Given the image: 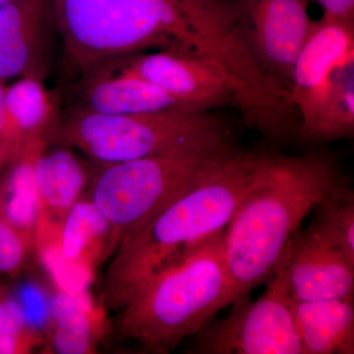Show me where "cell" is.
Here are the masks:
<instances>
[{
  "mask_svg": "<svg viewBox=\"0 0 354 354\" xmlns=\"http://www.w3.org/2000/svg\"><path fill=\"white\" fill-rule=\"evenodd\" d=\"M70 68L84 76L150 48L213 58L257 94L270 88L239 28L235 0H50Z\"/></svg>",
  "mask_w": 354,
  "mask_h": 354,
  "instance_id": "cell-1",
  "label": "cell"
},
{
  "mask_svg": "<svg viewBox=\"0 0 354 354\" xmlns=\"http://www.w3.org/2000/svg\"><path fill=\"white\" fill-rule=\"evenodd\" d=\"M265 155L230 144L171 201L123 234L104 277V308L120 311L149 279L225 230L255 183Z\"/></svg>",
  "mask_w": 354,
  "mask_h": 354,
  "instance_id": "cell-2",
  "label": "cell"
},
{
  "mask_svg": "<svg viewBox=\"0 0 354 354\" xmlns=\"http://www.w3.org/2000/svg\"><path fill=\"white\" fill-rule=\"evenodd\" d=\"M349 178L335 153L315 148L299 156L266 151L259 174L225 230L223 257L232 305L248 301L268 283L305 216Z\"/></svg>",
  "mask_w": 354,
  "mask_h": 354,
  "instance_id": "cell-3",
  "label": "cell"
},
{
  "mask_svg": "<svg viewBox=\"0 0 354 354\" xmlns=\"http://www.w3.org/2000/svg\"><path fill=\"white\" fill-rule=\"evenodd\" d=\"M225 230L212 235L143 283L120 310L115 332L144 351L167 353L232 305Z\"/></svg>",
  "mask_w": 354,
  "mask_h": 354,
  "instance_id": "cell-4",
  "label": "cell"
},
{
  "mask_svg": "<svg viewBox=\"0 0 354 354\" xmlns=\"http://www.w3.org/2000/svg\"><path fill=\"white\" fill-rule=\"evenodd\" d=\"M298 142L325 145L354 134V19L314 21L291 74Z\"/></svg>",
  "mask_w": 354,
  "mask_h": 354,
  "instance_id": "cell-5",
  "label": "cell"
},
{
  "mask_svg": "<svg viewBox=\"0 0 354 354\" xmlns=\"http://www.w3.org/2000/svg\"><path fill=\"white\" fill-rule=\"evenodd\" d=\"M57 136L102 167L228 140L225 123L209 111L111 115L80 104L58 120Z\"/></svg>",
  "mask_w": 354,
  "mask_h": 354,
  "instance_id": "cell-6",
  "label": "cell"
},
{
  "mask_svg": "<svg viewBox=\"0 0 354 354\" xmlns=\"http://www.w3.org/2000/svg\"><path fill=\"white\" fill-rule=\"evenodd\" d=\"M230 144L227 140L102 167L92 200L113 225L118 244L128 230L171 201Z\"/></svg>",
  "mask_w": 354,
  "mask_h": 354,
  "instance_id": "cell-7",
  "label": "cell"
},
{
  "mask_svg": "<svg viewBox=\"0 0 354 354\" xmlns=\"http://www.w3.org/2000/svg\"><path fill=\"white\" fill-rule=\"evenodd\" d=\"M291 302L281 255L264 295L254 302L232 305L230 315L195 335L189 353L304 354Z\"/></svg>",
  "mask_w": 354,
  "mask_h": 354,
  "instance_id": "cell-8",
  "label": "cell"
},
{
  "mask_svg": "<svg viewBox=\"0 0 354 354\" xmlns=\"http://www.w3.org/2000/svg\"><path fill=\"white\" fill-rule=\"evenodd\" d=\"M239 28L256 64L290 95L291 74L314 21L307 0H235Z\"/></svg>",
  "mask_w": 354,
  "mask_h": 354,
  "instance_id": "cell-9",
  "label": "cell"
},
{
  "mask_svg": "<svg viewBox=\"0 0 354 354\" xmlns=\"http://www.w3.org/2000/svg\"><path fill=\"white\" fill-rule=\"evenodd\" d=\"M281 258L293 300L318 301L353 297L354 263L309 227L295 232Z\"/></svg>",
  "mask_w": 354,
  "mask_h": 354,
  "instance_id": "cell-10",
  "label": "cell"
},
{
  "mask_svg": "<svg viewBox=\"0 0 354 354\" xmlns=\"http://www.w3.org/2000/svg\"><path fill=\"white\" fill-rule=\"evenodd\" d=\"M50 18V0H12L0 7V81L43 79L44 32Z\"/></svg>",
  "mask_w": 354,
  "mask_h": 354,
  "instance_id": "cell-11",
  "label": "cell"
},
{
  "mask_svg": "<svg viewBox=\"0 0 354 354\" xmlns=\"http://www.w3.org/2000/svg\"><path fill=\"white\" fill-rule=\"evenodd\" d=\"M85 77L80 106L95 113L125 115L167 111H199L138 77L101 69Z\"/></svg>",
  "mask_w": 354,
  "mask_h": 354,
  "instance_id": "cell-12",
  "label": "cell"
},
{
  "mask_svg": "<svg viewBox=\"0 0 354 354\" xmlns=\"http://www.w3.org/2000/svg\"><path fill=\"white\" fill-rule=\"evenodd\" d=\"M46 136L26 137L17 153L9 158L0 176V216L32 248L41 214L35 162L46 148Z\"/></svg>",
  "mask_w": 354,
  "mask_h": 354,
  "instance_id": "cell-13",
  "label": "cell"
},
{
  "mask_svg": "<svg viewBox=\"0 0 354 354\" xmlns=\"http://www.w3.org/2000/svg\"><path fill=\"white\" fill-rule=\"evenodd\" d=\"M304 354L354 353L353 297L291 302Z\"/></svg>",
  "mask_w": 354,
  "mask_h": 354,
  "instance_id": "cell-14",
  "label": "cell"
},
{
  "mask_svg": "<svg viewBox=\"0 0 354 354\" xmlns=\"http://www.w3.org/2000/svg\"><path fill=\"white\" fill-rule=\"evenodd\" d=\"M35 176L41 204L39 221L55 216L62 223L87 183L85 167L66 149L48 152L44 148L35 162Z\"/></svg>",
  "mask_w": 354,
  "mask_h": 354,
  "instance_id": "cell-15",
  "label": "cell"
},
{
  "mask_svg": "<svg viewBox=\"0 0 354 354\" xmlns=\"http://www.w3.org/2000/svg\"><path fill=\"white\" fill-rule=\"evenodd\" d=\"M59 250L73 267L90 274L93 261L100 255L106 241L118 246L113 225L90 201H77L67 212L60 225Z\"/></svg>",
  "mask_w": 354,
  "mask_h": 354,
  "instance_id": "cell-16",
  "label": "cell"
},
{
  "mask_svg": "<svg viewBox=\"0 0 354 354\" xmlns=\"http://www.w3.org/2000/svg\"><path fill=\"white\" fill-rule=\"evenodd\" d=\"M50 344L60 354H86L95 349L94 322L76 295L58 290L50 299Z\"/></svg>",
  "mask_w": 354,
  "mask_h": 354,
  "instance_id": "cell-17",
  "label": "cell"
},
{
  "mask_svg": "<svg viewBox=\"0 0 354 354\" xmlns=\"http://www.w3.org/2000/svg\"><path fill=\"white\" fill-rule=\"evenodd\" d=\"M6 106L11 122L23 138L46 136L57 118V109L41 80L21 77L6 88Z\"/></svg>",
  "mask_w": 354,
  "mask_h": 354,
  "instance_id": "cell-18",
  "label": "cell"
},
{
  "mask_svg": "<svg viewBox=\"0 0 354 354\" xmlns=\"http://www.w3.org/2000/svg\"><path fill=\"white\" fill-rule=\"evenodd\" d=\"M309 227L354 263V193L346 183L329 193L315 207Z\"/></svg>",
  "mask_w": 354,
  "mask_h": 354,
  "instance_id": "cell-19",
  "label": "cell"
},
{
  "mask_svg": "<svg viewBox=\"0 0 354 354\" xmlns=\"http://www.w3.org/2000/svg\"><path fill=\"white\" fill-rule=\"evenodd\" d=\"M43 344V335L28 322L16 295L0 285V354L30 353Z\"/></svg>",
  "mask_w": 354,
  "mask_h": 354,
  "instance_id": "cell-20",
  "label": "cell"
},
{
  "mask_svg": "<svg viewBox=\"0 0 354 354\" xmlns=\"http://www.w3.org/2000/svg\"><path fill=\"white\" fill-rule=\"evenodd\" d=\"M31 250L25 239L0 216V276H17Z\"/></svg>",
  "mask_w": 354,
  "mask_h": 354,
  "instance_id": "cell-21",
  "label": "cell"
},
{
  "mask_svg": "<svg viewBox=\"0 0 354 354\" xmlns=\"http://www.w3.org/2000/svg\"><path fill=\"white\" fill-rule=\"evenodd\" d=\"M16 297L32 329L38 330L41 335L48 333L50 320V295H46L38 286L27 285L23 288L19 297L16 295Z\"/></svg>",
  "mask_w": 354,
  "mask_h": 354,
  "instance_id": "cell-22",
  "label": "cell"
},
{
  "mask_svg": "<svg viewBox=\"0 0 354 354\" xmlns=\"http://www.w3.org/2000/svg\"><path fill=\"white\" fill-rule=\"evenodd\" d=\"M6 86L0 81V153L10 158L22 146L24 138L21 136L7 113Z\"/></svg>",
  "mask_w": 354,
  "mask_h": 354,
  "instance_id": "cell-23",
  "label": "cell"
},
{
  "mask_svg": "<svg viewBox=\"0 0 354 354\" xmlns=\"http://www.w3.org/2000/svg\"><path fill=\"white\" fill-rule=\"evenodd\" d=\"M315 1L323 7L328 15L344 19H354V0H307Z\"/></svg>",
  "mask_w": 354,
  "mask_h": 354,
  "instance_id": "cell-24",
  "label": "cell"
},
{
  "mask_svg": "<svg viewBox=\"0 0 354 354\" xmlns=\"http://www.w3.org/2000/svg\"><path fill=\"white\" fill-rule=\"evenodd\" d=\"M8 158L6 157V156L2 155V153H0V171H1L2 167H4V165H6L7 162H8Z\"/></svg>",
  "mask_w": 354,
  "mask_h": 354,
  "instance_id": "cell-25",
  "label": "cell"
},
{
  "mask_svg": "<svg viewBox=\"0 0 354 354\" xmlns=\"http://www.w3.org/2000/svg\"><path fill=\"white\" fill-rule=\"evenodd\" d=\"M10 1H12V0H0V7L6 6V4Z\"/></svg>",
  "mask_w": 354,
  "mask_h": 354,
  "instance_id": "cell-26",
  "label": "cell"
}]
</instances>
